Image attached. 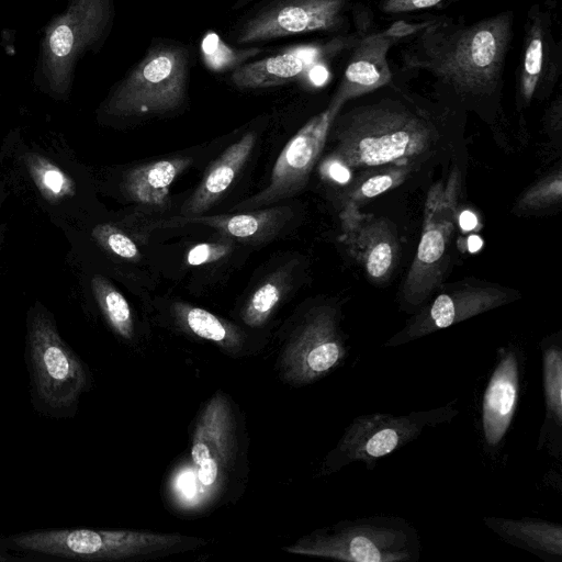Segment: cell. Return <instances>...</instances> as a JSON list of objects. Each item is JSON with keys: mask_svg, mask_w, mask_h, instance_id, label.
Instances as JSON below:
<instances>
[{"mask_svg": "<svg viewBox=\"0 0 562 562\" xmlns=\"http://www.w3.org/2000/svg\"><path fill=\"white\" fill-rule=\"evenodd\" d=\"M459 184V172L452 171L446 187L437 182L427 193L420 240L402 290L403 301L409 306L422 304L443 278L457 223Z\"/></svg>", "mask_w": 562, "mask_h": 562, "instance_id": "8", "label": "cell"}, {"mask_svg": "<svg viewBox=\"0 0 562 562\" xmlns=\"http://www.w3.org/2000/svg\"><path fill=\"white\" fill-rule=\"evenodd\" d=\"M30 170L37 186L52 198L70 193V181L55 165L37 156L29 159Z\"/></svg>", "mask_w": 562, "mask_h": 562, "instance_id": "30", "label": "cell"}, {"mask_svg": "<svg viewBox=\"0 0 562 562\" xmlns=\"http://www.w3.org/2000/svg\"><path fill=\"white\" fill-rule=\"evenodd\" d=\"M288 279L284 270L276 271L252 292L241 312L246 325L259 327L268 321L286 291Z\"/></svg>", "mask_w": 562, "mask_h": 562, "instance_id": "26", "label": "cell"}, {"mask_svg": "<svg viewBox=\"0 0 562 562\" xmlns=\"http://www.w3.org/2000/svg\"><path fill=\"white\" fill-rule=\"evenodd\" d=\"M113 14L114 0H68L65 10L45 27L34 69L35 85L53 98L66 99L79 59L103 44Z\"/></svg>", "mask_w": 562, "mask_h": 562, "instance_id": "3", "label": "cell"}, {"mask_svg": "<svg viewBox=\"0 0 562 562\" xmlns=\"http://www.w3.org/2000/svg\"><path fill=\"white\" fill-rule=\"evenodd\" d=\"M424 23L396 21L384 30H364L347 52L340 80L327 108L339 112L346 102L390 82L394 77L387 59L391 48L418 31Z\"/></svg>", "mask_w": 562, "mask_h": 562, "instance_id": "11", "label": "cell"}, {"mask_svg": "<svg viewBox=\"0 0 562 562\" xmlns=\"http://www.w3.org/2000/svg\"><path fill=\"white\" fill-rule=\"evenodd\" d=\"M412 167L413 165H387L381 171L371 172L351 188L346 202L360 206L362 202L398 187L407 178Z\"/></svg>", "mask_w": 562, "mask_h": 562, "instance_id": "27", "label": "cell"}, {"mask_svg": "<svg viewBox=\"0 0 562 562\" xmlns=\"http://www.w3.org/2000/svg\"><path fill=\"white\" fill-rule=\"evenodd\" d=\"M513 36L512 10L472 23L428 19L401 43L400 70L427 76L440 104L490 115L499 105Z\"/></svg>", "mask_w": 562, "mask_h": 562, "instance_id": "1", "label": "cell"}, {"mask_svg": "<svg viewBox=\"0 0 562 562\" xmlns=\"http://www.w3.org/2000/svg\"><path fill=\"white\" fill-rule=\"evenodd\" d=\"M236 419L225 394H214L195 424L191 458L200 484L209 492L223 487L237 453Z\"/></svg>", "mask_w": 562, "mask_h": 562, "instance_id": "15", "label": "cell"}, {"mask_svg": "<svg viewBox=\"0 0 562 562\" xmlns=\"http://www.w3.org/2000/svg\"><path fill=\"white\" fill-rule=\"evenodd\" d=\"M339 316L333 305L314 307L305 315L281 355L280 370L285 382L306 385L342 364L347 346Z\"/></svg>", "mask_w": 562, "mask_h": 562, "instance_id": "9", "label": "cell"}, {"mask_svg": "<svg viewBox=\"0 0 562 562\" xmlns=\"http://www.w3.org/2000/svg\"><path fill=\"white\" fill-rule=\"evenodd\" d=\"M456 402L406 415L371 413L357 416L326 456L322 474L338 472L358 461L372 470L378 460L414 441L427 429L450 423L459 414Z\"/></svg>", "mask_w": 562, "mask_h": 562, "instance_id": "6", "label": "cell"}, {"mask_svg": "<svg viewBox=\"0 0 562 562\" xmlns=\"http://www.w3.org/2000/svg\"><path fill=\"white\" fill-rule=\"evenodd\" d=\"M520 378L521 361L517 349L513 346L498 349L481 406L482 436L490 449L502 443L512 425L518 408Z\"/></svg>", "mask_w": 562, "mask_h": 562, "instance_id": "18", "label": "cell"}, {"mask_svg": "<svg viewBox=\"0 0 562 562\" xmlns=\"http://www.w3.org/2000/svg\"><path fill=\"white\" fill-rule=\"evenodd\" d=\"M562 176L555 170L528 188L518 199L515 210L518 212L536 211L552 206L561 201Z\"/></svg>", "mask_w": 562, "mask_h": 562, "instance_id": "29", "label": "cell"}, {"mask_svg": "<svg viewBox=\"0 0 562 562\" xmlns=\"http://www.w3.org/2000/svg\"><path fill=\"white\" fill-rule=\"evenodd\" d=\"M94 297L112 329L124 339L134 336V321L128 302L123 294L102 276L91 280Z\"/></svg>", "mask_w": 562, "mask_h": 562, "instance_id": "25", "label": "cell"}, {"mask_svg": "<svg viewBox=\"0 0 562 562\" xmlns=\"http://www.w3.org/2000/svg\"><path fill=\"white\" fill-rule=\"evenodd\" d=\"M191 157L157 160L131 170L123 183L128 199L144 205L162 206L173 181L192 164Z\"/></svg>", "mask_w": 562, "mask_h": 562, "instance_id": "23", "label": "cell"}, {"mask_svg": "<svg viewBox=\"0 0 562 562\" xmlns=\"http://www.w3.org/2000/svg\"><path fill=\"white\" fill-rule=\"evenodd\" d=\"M519 293L494 284H459L420 308L384 346L397 347L508 304Z\"/></svg>", "mask_w": 562, "mask_h": 562, "instance_id": "14", "label": "cell"}, {"mask_svg": "<svg viewBox=\"0 0 562 562\" xmlns=\"http://www.w3.org/2000/svg\"><path fill=\"white\" fill-rule=\"evenodd\" d=\"M363 5L358 0H267L241 19L234 40L254 45L317 32L347 34Z\"/></svg>", "mask_w": 562, "mask_h": 562, "instance_id": "7", "label": "cell"}, {"mask_svg": "<svg viewBox=\"0 0 562 562\" xmlns=\"http://www.w3.org/2000/svg\"><path fill=\"white\" fill-rule=\"evenodd\" d=\"M229 241L202 243L189 249L186 260L190 266H202L226 257L233 249Z\"/></svg>", "mask_w": 562, "mask_h": 562, "instance_id": "32", "label": "cell"}, {"mask_svg": "<svg viewBox=\"0 0 562 562\" xmlns=\"http://www.w3.org/2000/svg\"><path fill=\"white\" fill-rule=\"evenodd\" d=\"M256 138V134L249 132L222 153L209 167L195 191L182 204L181 216L202 215L223 198L248 160Z\"/></svg>", "mask_w": 562, "mask_h": 562, "instance_id": "19", "label": "cell"}, {"mask_svg": "<svg viewBox=\"0 0 562 562\" xmlns=\"http://www.w3.org/2000/svg\"><path fill=\"white\" fill-rule=\"evenodd\" d=\"M337 113L326 108L302 126L285 144L276 160L269 184L259 193L238 203L235 209H262L300 192L325 147Z\"/></svg>", "mask_w": 562, "mask_h": 562, "instance_id": "13", "label": "cell"}, {"mask_svg": "<svg viewBox=\"0 0 562 562\" xmlns=\"http://www.w3.org/2000/svg\"><path fill=\"white\" fill-rule=\"evenodd\" d=\"M172 311L176 319L195 336L213 341L229 352L241 349L244 334L237 326L206 310L182 302L175 303Z\"/></svg>", "mask_w": 562, "mask_h": 562, "instance_id": "24", "label": "cell"}, {"mask_svg": "<svg viewBox=\"0 0 562 562\" xmlns=\"http://www.w3.org/2000/svg\"><path fill=\"white\" fill-rule=\"evenodd\" d=\"M190 54L173 41L151 45L116 85L103 105L113 116L164 114L179 109L187 95Z\"/></svg>", "mask_w": 562, "mask_h": 562, "instance_id": "5", "label": "cell"}, {"mask_svg": "<svg viewBox=\"0 0 562 562\" xmlns=\"http://www.w3.org/2000/svg\"><path fill=\"white\" fill-rule=\"evenodd\" d=\"M441 1L442 0H378L376 5L381 13L394 15L431 9Z\"/></svg>", "mask_w": 562, "mask_h": 562, "instance_id": "33", "label": "cell"}, {"mask_svg": "<svg viewBox=\"0 0 562 562\" xmlns=\"http://www.w3.org/2000/svg\"><path fill=\"white\" fill-rule=\"evenodd\" d=\"M483 522L505 542L547 562L562 560V526L541 518L486 516Z\"/></svg>", "mask_w": 562, "mask_h": 562, "instance_id": "21", "label": "cell"}, {"mask_svg": "<svg viewBox=\"0 0 562 562\" xmlns=\"http://www.w3.org/2000/svg\"><path fill=\"white\" fill-rule=\"evenodd\" d=\"M290 553L346 562H417V530L398 516L345 519L317 529L286 547Z\"/></svg>", "mask_w": 562, "mask_h": 562, "instance_id": "4", "label": "cell"}, {"mask_svg": "<svg viewBox=\"0 0 562 562\" xmlns=\"http://www.w3.org/2000/svg\"><path fill=\"white\" fill-rule=\"evenodd\" d=\"M544 419L537 448L558 458L562 438V344L561 336H550L540 344Z\"/></svg>", "mask_w": 562, "mask_h": 562, "instance_id": "22", "label": "cell"}, {"mask_svg": "<svg viewBox=\"0 0 562 562\" xmlns=\"http://www.w3.org/2000/svg\"><path fill=\"white\" fill-rule=\"evenodd\" d=\"M360 206L346 202L340 212V241L375 282L385 281L398 258L395 229L386 218L363 213Z\"/></svg>", "mask_w": 562, "mask_h": 562, "instance_id": "17", "label": "cell"}, {"mask_svg": "<svg viewBox=\"0 0 562 562\" xmlns=\"http://www.w3.org/2000/svg\"><path fill=\"white\" fill-rule=\"evenodd\" d=\"M93 236L105 249L122 259L138 261L142 257L134 240L113 225L97 226L93 229Z\"/></svg>", "mask_w": 562, "mask_h": 562, "instance_id": "31", "label": "cell"}, {"mask_svg": "<svg viewBox=\"0 0 562 562\" xmlns=\"http://www.w3.org/2000/svg\"><path fill=\"white\" fill-rule=\"evenodd\" d=\"M562 74V42L555 37L551 10L533 3L526 15L521 55L516 68V99L528 106L546 99Z\"/></svg>", "mask_w": 562, "mask_h": 562, "instance_id": "12", "label": "cell"}, {"mask_svg": "<svg viewBox=\"0 0 562 562\" xmlns=\"http://www.w3.org/2000/svg\"><path fill=\"white\" fill-rule=\"evenodd\" d=\"M29 349L36 392L50 408L70 407L87 389L88 375L78 357L60 338L54 323L34 314Z\"/></svg>", "mask_w": 562, "mask_h": 562, "instance_id": "10", "label": "cell"}, {"mask_svg": "<svg viewBox=\"0 0 562 562\" xmlns=\"http://www.w3.org/2000/svg\"><path fill=\"white\" fill-rule=\"evenodd\" d=\"M202 57L209 69L226 71L236 69L260 53L257 47L235 48L226 44L216 33H207L201 43Z\"/></svg>", "mask_w": 562, "mask_h": 562, "instance_id": "28", "label": "cell"}, {"mask_svg": "<svg viewBox=\"0 0 562 562\" xmlns=\"http://www.w3.org/2000/svg\"><path fill=\"white\" fill-rule=\"evenodd\" d=\"M370 23L358 22L352 32L336 35L324 45L301 46L257 61L245 63L234 69L231 81L244 90L270 88L293 81L327 56L349 50L359 35L370 27Z\"/></svg>", "mask_w": 562, "mask_h": 562, "instance_id": "16", "label": "cell"}, {"mask_svg": "<svg viewBox=\"0 0 562 562\" xmlns=\"http://www.w3.org/2000/svg\"><path fill=\"white\" fill-rule=\"evenodd\" d=\"M348 103L329 128L336 140L330 158L348 169L413 165L434 150L457 112L395 83L394 77Z\"/></svg>", "mask_w": 562, "mask_h": 562, "instance_id": "2", "label": "cell"}, {"mask_svg": "<svg viewBox=\"0 0 562 562\" xmlns=\"http://www.w3.org/2000/svg\"><path fill=\"white\" fill-rule=\"evenodd\" d=\"M288 216L284 207H265L238 214L175 217L155 227L200 224L214 228L225 237L246 243H260L274 236Z\"/></svg>", "mask_w": 562, "mask_h": 562, "instance_id": "20", "label": "cell"}]
</instances>
